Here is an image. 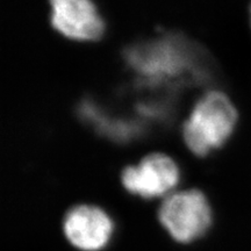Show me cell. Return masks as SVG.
Returning <instances> with one entry per match:
<instances>
[{
	"label": "cell",
	"mask_w": 251,
	"mask_h": 251,
	"mask_svg": "<svg viewBox=\"0 0 251 251\" xmlns=\"http://www.w3.org/2000/svg\"><path fill=\"white\" fill-rule=\"evenodd\" d=\"M156 219L172 240L186 244L211 229L214 208L202 190L179 187L157 202Z\"/></svg>",
	"instance_id": "7a4b0ae2"
},
{
	"label": "cell",
	"mask_w": 251,
	"mask_h": 251,
	"mask_svg": "<svg viewBox=\"0 0 251 251\" xmlns=\"http://www.w3.org/2000/svg\"><path fill=\"white\" fill-rule=\"evenodd\" d=\"M120 183L131 197L148 202L159 201L180 187V165L169 153L151 151L135 164L125 166Z\"/></svg>",
	"instance_id": "3957f363"
},
{
	"label": "cell",
	"mask_w": 251,
	"mask_h": 251,
	"mask_svg": "<svg viewBox=\"0 0 251 251\" xmlns=\"http://www.w3.org/2000/svg\"><path fill=\"white\" fill-rule=\"evenodd\" d=\"M240 124V111L230 96L207 90L188 111L180 127L185 148L197 158H206L230 142Z\"/></svg>",
	"instance_id": "6da1fadb"
},
{
	"label": "cell",
	"mask_w": 251,
	"mask_h": 251,
	"mask_svg": "<svg viewBox=\"0 0 251 251\" xmlns=\"http://www.w3.org/2000/svg\"><path fill=\"white\" fill-rule=\"evenodd\" d=\"M49 24L56 34L80 45L98 43L107 23L93 0H48Z\"/></svg>",
	"instance_id": "277c9868"
},
{
	"label": "cell",
	"mask_w": 251,
	"mask_h": 251,
	"mask_svg": "<svg viewBox=\"0 0 251 251\" xmlns=\"http://www.w3.org/2000/svg\"><path fill=\"white\" fill-rule=\"evenodd\" d=\"M250 15H251V9H250ZM250 19H251V18H250ZM250 21H251V20H250Z\"/></svg>",
	"instance_id": "8992f818"
},
{
	"label": "cell",
	"mask_w": 251,
	"mask_h": 251,
	"mask_svg": "<svg viewBox=\"0 0 251 251\" xmlns=\"http://www.w3.org/2000/svg\"><path fill=\"white\" fill-rule=\"evenodd\" d=\"M62 233L80 251H100L108 246L115 224L111 213L97 203L79 202L62 216Z\"/></svg>",
	"instance_id": "5b68a950"
}]
</instances>
